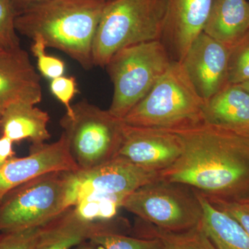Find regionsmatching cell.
<instances>
[{
    "label": "cell",
    "mask_w": 249,
    "mask_h": 249,
    "mask_svg": "<svg viewBox=\"0 0 249 249\" xmlns=\"http://www.w3.org/2000/svg\"><path fill=\"white\" fill-rule=\"evenodd\" d=\"M183 151L160 179L209 199L249 202V138L204 124L177 130Z\"/></svg>",
    "instance_id": "6da1fadb"
},
{
    "label": "cell",
    "mask_w": 249,
    "mask_h": 249,
    "mask_svg": "<svg viewBox=\"0 0 249 249\" xmlns=\"http://www.w3.org/2000/svg\"><path fill=\"white\" fill-rule=\"evenodd\" d=\"M31 51L37 59V66L41 74L51 80L63 76L65 63L61 59L46 53L45 42L42 37L36 36L32 38Z\"/></svg>",
    "instance_id": "cb8c5ba5"
},
{
    "label": "cell",
    "mask_w": 249,
    "mask_h": 249,
    "mask_svg": "<svg viewBox=\"0 0 249 249\" xmlns=\"http://www.w3.org/2000/svg\"><path fill=\"white\" fill-rule=\"evenodd\" d=\"M123 209L144 222L169 231H183L202 222L203 211L195 190L160 179L141 187L124 199Z\"/></svg>",
    "instance_id": "ba28073f"
},
{
    "label": "cell",
    "mask_w": 249,
    "mask_h": 249,
    "mask_svg": "<svg viewBox=\"0 0 249 249\" xmlns=\"http://www.w3.org/2000/svg\"><path fill=\"white\" fill-rule=\"evenodd\" d=\"M182 151V140L175 131L138 127L124 123L117 156L147 169L161 172L171 166Z\"/></svg>",
    "instance_id": "8fae6325"
},
{
    "label": "cell",
    "mask_w": 249,
    "mask_h": 249,
    "mask_svg": "<svg viewBox=\"0 0 249 249\" xmlns=\"http://www.w3.org/2000/svg\"><path fill=\"white\" fill-rule=\"evenodd\" d=\"M106 1H109V0H106Z\"/></svg>",
    "instance_id": "836d02e7"
},
{
    "label": "cell",
    "mask_w": 249,
    "mask_h": 249,
    "mask_svg": "<svg viewBox=\"0 0 249 249\" xmlns=\"http://www.w3.org/2000/svg\"><path fill=\"white\" fill-rule=\"evenodd\" d=\"M217 209L227 213L243 227L249 235V202L209 199Z\"/></svg>",
    "instance_id": "83f0119b"
},
{
    "label": "cell",
    "mask_w": 249,
    "mask_h": 249,
    "mask_svg": "<svg viewBox=\"0 0 249 249\" xmlns=\"http://www.w3.org/2000/svg\"><path fill=\"white\" fill-rule=\"evenodd\" d=\"M125 196L89 193L76 199L73 210L77 215L88 222H107L116 219Z\"/></svg>",
    "instance_id": "44dd1931"
},
{
    "label": "cell",
    "mask_w": 249,
    "mask_h": 249,
    "mask_svg": "<svg viewBox=\"0 0 249 249\" xmlns=\"http://www.w3.org/2000/svg\"><path fill=\"white\" fill-rule=\"evenodd\" d=\"M240 86L243 88L244 89L246 90L249 93V81L245 82L240 84Z\"/></svg>",
    "instance_id": "1f68e13d"
},
{
    "label": "cell",
    "mask_w": 249,
    "mask_h": 249,
    "mask_svg": "<svg viewBox=\"0 0 249 249\" xmlns=\"http://www.w3.org/2000/svg\"><path fill=\"white\" fill-rule=\"evenodd\" d=\"M249 81V34L231 48L229 62V85Z\"/></svg>",
    "instance_id": "603a6c76"
},
{
    "label": "cell",
    "mask_w": 249,
    "mask_h": 249,
    "mask_svg": "<svg viewBox=\"0 0 249 249\" xmlns=\"http://www.w3.org/2000/svg\"><path fill=\"white\" fill-rule=\"evenodd\" d=\"M204 105L181 62L173 60L146 96L122 120L138 127L189 129L205 124Z\"/></svg>",
    "instance_id": "3957f363"
},
{
    "label": "cell",
    "mask_w": 249,
    "mask_h": 249,
    "mask_svg": "<svg viewBox=\"0 0 249 249\" xmlns=\"http://www.w3.org/2000/svg\"><path fill=\"white\" fill-rule=\"evenodd\" d=\"M41 227L30 228L0 235V249H36Z\"/></svg>",
    "instance_id": "484cf974"
},
{
    "label": "cell",
    "mask_w": 249,
    "mask_h": 249,
    "mask_svg": "<svg viewBox=\"0 0 249 249\" xmlns=\"http://www.w3.org/2000/svg\"><path fill=\"white\" fill-rule=\"evenodd\" d=\"M213 1L166 0L160 41L174 61H182L192 43L204 31Z\"/></svg>",
    "instance_id": "4fadbf2b"
},
{
    "label": "cell",
    "mask_w": 249,
    "mask_h": 249,
    "mask_svg": "<svg viewBox=\"0 0 249 249\" xmlns=\"http://www.w3.org/2000/svg\"><path fill=\"white\" fill-rule=\"evenodd\" d=\"M73 249H96L92 244L89 240L85 241L83 243L80 244Z\"/></svg>",
    "instance_id": "4dcf8cb0"
},
{
    "label": "cell",
    "mask_w": 249,
    "mask_h": 249,
    "mask_svg": "<svg viewBox=\"0 0 249 249\" xmlns=\"http://www.w3.org/2000/svg\"><path fill=\"white\" fill-rule=\"evenodd\" d=\"M14 142L4 136H0V165L4 164L11 157H14L13 149Z\"/></svg>",
    "instance_id": "f1b7e54d"
},
{
    "label": "cell",
    "mask_w": 249,
    "mask_h": 249,
    "mask_svg": "<svg viewBox=\"0 0 249 249\" xmlns=\"http://www.w3.org/2000/svg\"><path fill=\"white\" fill-rule=\"evenodd\" d=\"M50 116L47 111L26 101H17L6 108L0 119V134L14 142L29 140L32 145L45 143L51 138Z\"/></svg>",
    "instance_id": "e0dca14e"
},
{
    "label": "cell",
    "mask_w": 249,
    "mask_h": 249,
    "mask_svg": "<svg viewBox=\"0 0 249 249\" xmlns=\"http://www.w3.org/2000/svg\"><path fill=\"white\" fill-rule=\"evenodd\" d=\"M16 18L12 0H0V45L7 51L21 47L15 26Z\"/></svg>",
    "instance_id": "d4e9b609"
},
{
    "label": "cell",
    "mask_w": 249,
    "mask_h": 249,
    "mask_svg": "<svg viewBox=\"0 0 249 249\" xmlns=\"http://www.w3.org/2000/svg\"><path fill=\"white\" fill-rule=\"evenodd\" d=\"M50 90L52 94L63 105L67 116L73 115L71 101L78 91V83L73 76H62L51 80Z\"/></svg>",
    "instance_id": "4316f807"
},
{
    "label": "cell",
    "mask_w": 249,
    "mask_h": 249,
    "mask_svg": "<svg viewBox=\"0 0 249 249\" xmlns=\"http://www.w3.org/2000/svg\"><path fill=\"white\" fill-rule=\"evenodd\" d=\"M137 227L139 237L157 238L163 249H217L205 231L202 222L196 227L183 231H169L144 222Z\"/></svg>",
    "instance_id": "ffe728a7"
},
{
    "label": "cell",
    "mask_w": 249,
    "mask_h": 249,
    "mask_svg": "<svg viewBox=\"0 0 249 249\" xmlns=\"http://www.w3.org/2000/svg\"><path fill=\"white\" fill-rule=\"evenodd\" d=\"M46 1L48 0H12L16 16L25 11L26 9H29L31 6Z\"/></svg>",
    "instance_id": "f546056e"
},
{
    "label": "cell",
    "mask_w": 249,
    "mask_h": 249,
    "mask_svg": "<svg viewBox=\"0 0 249 249\" xmlns=\"http://www.w3.org/2000/svg\"><path fill=\"white\" fill-rule=\"evenodd\" d=\"M72 107L73 116L65 114L60 124L79 170L93 169L117 157L124 121L86 100Z\"/></svg>",
    "instance_id": "52a82bcc"
},
{
    "label": "cell",
    "mask_w": 249,
    "mask_h": 249,
    "mask_svg": "<svg viewBox=\"0 0 249 249\" xmlns=\"http://www.w3.org/2000/svg\"><path fill=\"white\" fill-rule=\"evenodd\" d=\"M230 52L231 48L202 32L181 62L196 92L204 101L229 85Z\"/></svg>",
    "instance_id": "7c38bea8"
},
{
    "label": "cell",
    "mask_w": 249,
    "mask_h": 249,
    "mask_svg": "<svg viewBox=\"0 0 249 249\" xmlns=\"http://www.w3.org/2000/svg\"><path fill=\"white\" fill-rule=\"evenodd\" d=\"M96 249H163L157 238L130 237L122 232H98L89 239Z\"/></svg>",
    "instance_id": "7402d4cb"
},
{
    "label": "cell",
    "mask_w": 249,
    "mask_h": 249,
    "mask_svg": "<svg viewBox=\"0 0 249 249\" xmlns=\"http://www.w3.org/2000/svg\"><path fill=\"white\" fill-rule=\"evenodd\" d=\"M166 0H109L93 39V66L105 67L124 47L160 40Z\"/></svg>",
    "instance_id": "277c9868"
},
{
    "label": "cell",
    "mask_w": 249,
    "mask_h": 249,
    "mask_svg": "<svg viewBox=\"0 0 249 249\" xmlns=\"http://www.w3.org/2000/svg\"><path fill=\"white\" fill-rule=\"evenodd\" d=\"M7 52V50H6V49H5L4 47H2V46L0 45V56H1V55H4V54L6 53Z\"/></svg>",
    "instance_id": "d6a6232c"
},
{
    "label": "cell",
    "mask_w": 249,
    "mask_h": 249,
    "mask_svg": "<svg viewBox=\"0 0 249 249\" xmlns=\"http://www.w3.org/2000/svg\"><path fill=\"white\" fill-rule=\"evenodd\" d=\"M203 32L232 48L249 34V1L213 0Z\"/></svg>",
    "instance_id": "ac0fdd59"
},
{
    "label": "cell",
    "mask_w": 249,
    "mask_h": 249,
    "mask_svg": "<svg viewBox=\"0 0 249 249\" xmlns=\"http://www.w3.org/2000/svg\"><path fill=\"white\" fill-rule=\"evenodd\" d=\"M203 211L202 225L217 249H249V235L237 221L196 192Z\"/></svg>",
    "instance_id": "d6986e66"
},
{
    "label": "cell",
    "mask_w": 249,
    "mask_h": 249,
    "mask_svg": "<svg viewBox=\"0 0 249 249\" xmlns=\"http://www.w3.org/2000/svg\"><path fill=\"white\" fill-rule=\"evenodd\" d=\"M123 221L88 222L77 215L73 206L41 227L36 249H73L104 231L119 232Z\"/></svg>",
    "instance_id": "9a60e30c"
},
{
    "label": "cell",
    "mask_w": 249,
    "mask_h": 249,
    "mask_svg": "<svg viewBox=\"0 0 249 249\" xmlns=\"http://www.w3.org/2000/svg\"><path fill=\"white\" fill-rule=\"evenodd\" d=\"M106 0H48L17 15L16 31L46 47L58 49L86 70L93 66V39Z\"/></svg>",
    "instance_id": "7a4b0ae2"
},
{
    "label": "cell",
    "mask_w": 249,
    "mask_h": 249,
    "mask_svg": "<svg viewBox=\"0 0 249 249\" xmlns=\"http://www.w3.org/2000/svg\"><path fill=\"white\" fill-rule=\"evenodd\" d=\"M42 96L40 76L25 50L20 47L0 56V119L12 103L37 105Z\"/></svg>",
    "instance_id": "5bb4252c"
},
{
    "label": "cell",
    "mask_w": 249,
    "mask_h": 249,
    "mask_svg": "<svg viewBox=\"0 0 249 249\" xmlns=\"http://www.w3.org/2000/svg\"><path fill=\"white\" fill-rule=\"evenodd\" d=\"M74 172L45 174L6 193L0 201V232L42 227L73 206Z\"/></svg>",
    "instance_id": "5b68a950"
},
{
    "label": "cell",
    "mask_w": 249,
    "mask_h": 249,
    "mask_svg": "<svg viewBox=\"0 0 249 249\" xmlns=\"http://www.w3.org/2000/svg\"><path fill=\"white\" fill-rule=\"evenodd\" d=\"M160 179V172L117 156L93 169L74 172V204L80 196L89 193L127 196L141 187Z\"/></svg>",
    "instance_id": "9c48e42d"
},
{
    "label": "cell",
    "mask_w": 249,
    "mask_h": 249,
    "mask_svg": "<svg viewBox=\"0 0 249 249\" xmlns=\"http://www.w3.org/2000/svg\"><path fill=\"white\" fill-rule=\"evenodd\" d=\"M173 61L160 40L129 46L114 53L106 66L114 86L108 111L122 120L146 96Z\"/></svg>",
    "instance_id": "8992f818"
},
{
    "label": "cell",
    "mask_w": 249,
    "mask_h": 249,
    "mask_svg": "<svg viewBox=\"0 0 249 249\" xmlns=\"http://www.w3.org/2000/svg\"><path fill=\"white\" fill-rule=\"evenodd\" d=\"M205 124L249 138V93L240 85H228L208 101Z\"/></svg>",
    "instance_id": "2e32d148"
},
{
    "label": "cell",
    "mask_w": 249,
    "mask_h": 249,
    "mask_svg": "<svg viewBox=\"0 0 249 249\" xmlns=\"http://www.w3.org/2000/svg\"><path fill=\"white\" fill-rule=\"evenodd\" d=\"M78 170L64 134L52 143L32 145L29 155L14 156L0 165V201L11 190L45 174Z\"/></svg>",
    "instance_id": "30bf717a"
}]
</instances>
